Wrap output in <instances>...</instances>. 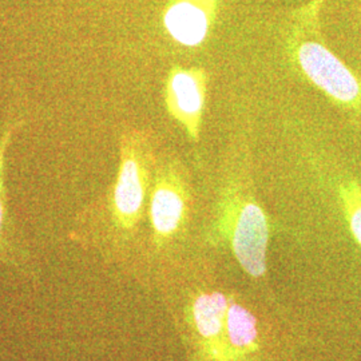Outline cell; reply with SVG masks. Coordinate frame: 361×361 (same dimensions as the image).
I'll use <instances>...</instances> for the list:
<instances>
[{
	"instance_id": "cell-1",
	"label": "cell",
	"mask_w": 361,
	"mask_h": 361,
	"mask_svg": "<svg viewBox=\"0 0 361 361\" xmlns=\"http://www.w3.org/2000/svg\"><path fill=\"white\" fill-rule=\"evenodd\" d=\"M186 361H284V332L268 312L228 286L165 284Z\"/></svg>"
},
{
	"instance_id": "cell-2",
	"label": "cell",
	"mask_w": 361,
	"mask_h": 361,
	"mask_svg": "<svg viewBox=\"0 0 361 361\" xmlns=\"http://www.w3.org/2000/svg\"><path fill=\"white\" fill-rule=\"evenodd\" d=\"M325 0L295 10L286 26V50L310 83L341 109L361 119V80L325 44L320 11Z\"/></svg>"
},
{
	"instance_id": "cell-3",
	"label": "cell",
	"mask_w": 361,
	"mask_h": 361,
	"mask_svg": "<svg viewBox=\"0 0 361 361\" xmlns=\"http://www.w3.org/2000/svg\"><path fill=\"white\" fill-rule=\"evenodd\" d=\"M214 232L226 241L246 274L264 279L269 245V219L252 192L241 183L224 189Z\"/></svg>"
},
{
	"instance_id": "cell-4",
	"label": "cell",
	"mask_w": 361,
	"mask_h": 361,
	"mask_svg": "<svg viewBox=\"0 0 361 361\" xmlns=\"http://www.w3.org/2000/svg\"><path fill=\"white\" fill-rule=\"evenodd\" d=\"M152 145L141 131H129L121 140V162L110 198V217L125 235L135 232L152 186Z\"/></svg>"
},
{
	"instance_id": "cell-5",
	"label": "cell",
	"mask_w": 361,
	"mask_h": 361,
	"mask_svg": "<svg viewBox=\"0 0 361 361\" xmlns=\"http://www.w3.org/2000/svg\"><path fill=\"white\" fill-rule=\"evenodd\" d=\"M190 207L192 193L180 165L168 162L158 166L149 202L152 241L158 253L168 250L183 235Z\"/></svg>"
},
{
	"instance_id": "cell-6",
	"label": "cell",
	"mask_w": 361,
	"mask_h": 361,
	"mask_svg": "<svg viewBox=\"0 0 361 361\" xmlns=\"http://www.w3.org/2000/svg\"><path fill=\"white\" fill-rule=\"evenodd\" d=\"M207 82L209 75L205 68L182 66H173L166 79L165 104L169 114L194 142L198 141L201 134Z\"/></svg>"
},
{
	"instance_id": "cell-7",
	"label": "cell",
	"mask_w": 361,
	"mask_h": 361,
	"mask_svg": "<svg viewBox=\"0 0 361 361\" xmlns=\"http://www.w3.org/2000/svg\"><path fill=\"white\" fill-rule=\"evenodd\" d=\"M219 0H170L162 22L170 38L185 47L207 40L219 13Z\"/></svg>"
},
{
	"instance_id": "cell-8",
	"label": "cell",
	"mask_w": 361,
	"mask_h": 361,
	"mask_svg": "<svg viewBox=\"0 0 361 361\" xmlns=\"http://www.w3.org/2000/svg\"><path fill=\"white\" fill-rule=\"evenodd\" d=\"M337 194L349 232L361 246V183L355 178H344L338 183Z\"/></svg>"
},
{
	"instance_id": "cell-9",
	"label": "cell",
	"mask_w": 361,
	"mask_h": 361,
	"mask_svg": "<svg viewBox=\"0 0 361 361\" xmlns=\"http://www.w3.org/2000/svg\"><path fill=\"white\" fill-rule=\"evenodd\" d=\"M11 137H13V128H8L3 133L0 140V262L15 267L19 271H23L22 262H19L16 258L13 257L10 244L6 237L8 222H7V205H6V188H4V158H6V150L11 142Z\"/></svg>"
}]
</instances>
